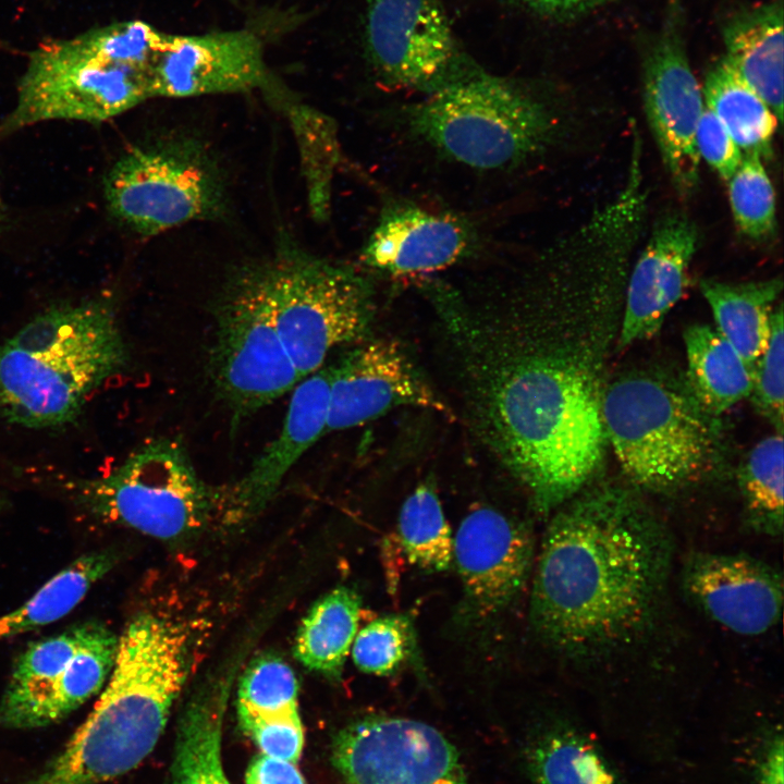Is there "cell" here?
Returning <instances> with one entry per match:
<instances>
[{
    "mask_svg": "<svg viewBox=\"0 0 784 784\" xmlns=\"http://www.w3.org/2000/svg\"><path fill=\"white\" fill-rule=\"evenodd\" d=\"M231 684V674L215 679L187 705L179 723L171 784H230L221 743Z\"/></svg>",
    "mask_w": 784,
    "mask_h": 784,
    "instance_id": "cell-23",
    "label": "cell"
},
{
    "mask_svg": "<svg viewBox=\"0 0 784 784\" xmlns=\"http://www.w3.org/2000/svg\"><path fill=\"white\" fill-rule=\"evenodd\" d=\"M111 550L88 552L49 578L25 602L0 616V641L49 625L75 609L114 566Z\"/></svg>",
    "mask_w": 784,
    "mask_h": 784,
    "instance_id": "cell-27",
    "label": "cell"
},
{
    "mask_svg": "<svg viewBox=\"0 0 784 784\" xmlns=\"http://www.w3.org/2000/svg\"><path fill=\"white\" fill-rule=\"evenodd\" d=\"M399 540L411 564L428 572L446 571L453 560V539L440 500L429 485L418 486L404 501Z\"/></svg>",
    "mask_w": 784,
    "mask_h": 784,
    "instance_id": "cell-31",
    "label": "cell"
},
{
    "mask_svg": "<svg viewBox=\"0 0 784 784\" xmlns=\"http://www.w3.org/2000/svg\"><path fill=\"white\" fill-rule=\"evenodd\" d=\"M683 589L709 618L744 636H758L781 618L782 575L744 554L696 553L686 562Z\"/></svg>",
    "mask_w": 784,
    "mask_h": 784,
    "instance_id": "cell-18",
    "label": "cell"
},
{
    "mask_svg": "<svg viewBox=\"0 0 784 784\" xmlns=\"http://www.w3.org/2000/svg\"><path fill=\"white\" fill-rule=\"evenodd\" d=\"M249 262L303 379L318 371L332 350L366 338L373 289L354 267L309 253L287 235L270 255Z\"/></svg>",
    "mask_w": 784,
    "mask_h": 784,
    "instance_id": "cell-6",
    "label": "cell"
},
{
    "mask_svg": "<svg viewBox=\"0 0 784 784\" xmlns=\"http://www.w3.org/2000/svg\"><path fill=\"white\" fill-rule=\"evenodd\" d=\"M111 215L133 231L155 235L195 221L225 218V176L209 149L174 135L127 149L105 176Z\"/></svg>",
    "mask_w": 784,
    "mask_h": 784,
    "instance_id": "cell-8",
    "label": "cell"
},
{
    "mask_svg": "<svg viewBox=\"0 0 784 784\" xmlns=\"http://www.w3.org/2000/svg\"><path fill=\"white\" fill-rule=\"evenodd\" d=\"M750 393L756 408L783 433L784 409V331L782 304L771 316V331L767 347L752 372Z\"/></svg>",
    "mask_w": 784,
    "mask_h": 784,
    "instance_id": "cell-36",
    "label": "cell"
},
{
    "mask_svg": "<svg viewBox=\"0 0 784 784\" xmlns=\"http://www.w3.org/2000/svg\"><path fill=\"white\" fill-rule=\"evenodd\" d=\"M366 40L373 66L392 85L429 93L461 74L441 0H368Z\"/></svg>",
    "mask_w": 784,
    "mask_h": 784,
    "instance_id": "cell-14",
    "label": "cell"
},
{
    "mask_svg": "<svg viewBox=\"0 0 784 784\" xmlns=\"http://www.w3.org/2000/svg\"><path fill=\"white\" fill-rule=\"evenodd\" d=\"M698 231L685 215L660 218L629 273L621 347L653 336L682 297L698 246Z\"/></svg>",
    "mask_w": 784,
    "mask_h": 784,
    "instance_id": "cell-21",
    "label": "cell"
},
{
    "mask_svg": "<svg viewBox=\"0 0 784 784\" xmlns=\"http://www.w3.org/2000/svg\"><path fill=\"white\" fill-rule=\"evenodd\" d=\"M259 38L245 29L168 34L151 70V97L185 98L269 88Z\"/></svg>",
    "mask_w": 784,
    "mask_h": 784,
    "instance_id": "cell-17",
    "label": "cell"
},
{
    "mask_svg": "<svg viewBox=\"0 0 784 784\" xmlns=\"http://www.w3.org/2000/svg\"><path fill=\"white\" fill-rule=\"evenodd\" d=\"M213 318L209 376L235 430L303 378L280 338L250 262L228 275L215 301Z\"/></svg>",
    "mask_w": 784,
    "mask_h": 784,
    "instance_id": "cell-10",
    "label": "cell"
},
{
    "mask_svg": "<svg viewBox=\"0 0 784 784\" xmlns=\"http://www.w3.org/2000/svg\"><path fill=\"white\" fill-rule=\"evenodd\" d=\"M409 133L438 152L478 170H505L539 157L562 130L555 108L505 78L460 74L411 106Z\"/></svg>",
    "mask_w": 784,
    "mask_h": 784,
    "instance_id": "cell-5",
    "label": "cell"
},
{
    "mask_svg": "<svg viewBox=\"0 0 784 784\" xmlns=\"http://www.w3.org/2000/svg\"><path fill=\"white\" fill-rule=\"evenodd\" d=\"M607 440L628 479L651 491H671L703 476L714 458V437L691 394L646 375L620 378L601 397Z\"/></svg>",
    "mask_w": 784,
    "mask_h": 784,
    "instance_id": "cell-7",
    "label": "cell"
},
{
    "mask_svg": "<svg viewBox=\"0 0 784 784\" xmlns=\"http://www.w3.org/2000/svg\"><path fill=\"white\" fill-rule=\"evenodd\" d=\"M695 145L699 158L725 181L733 175L743 159V152L724 125L707 107L697 125Z\"/></svg>",
    "mask_w": 784,
    "mask_h": 784,
    "instance_id": "cell-38",
    "label": "cell"
},
{
    "mask_svg": "<svg viewBox=\"0 0 784 784\" xmlns=\"http://www.w3.org/2000/svg\"><path fill=\"white\" fill-rule=\"evenodd\" d=\"M167 36L135 20L40 45L0 135L49 120L100 123L134 108L151 97V70Z\"/></svg>",
    "mask_w": 784,
    "mask_h": 784,
    "instance_id": "cell-4",
    "label": "cell"
},
{
    "mask_svg": "<svg viewBox=\"0 0 784 784\" xmlns=\"http://www.w3.org/2000/svg\"><path fill=\"white\" fill-rule=\"evenodd\" d=\"M526 759L537 784H620L598 748L574 731L546 733L529 746Z\"/></svg>",
    "mask_w": 784,
    "mask_h": 784,
    "instance_id": "cell-30",
    "label": "cell"
},
{
    "mask_svg": "<svg viewBox=\"0 0 784 784\" xmlns=\"http://www.w3.org/2000/svg\"><path fill=\"white\" fill-rule=\"evenodd\" d=\"M477 244V232L467 219L393 200L382 208L360 259L390 275H419L462 261Z\"/></svg>",
    "mask_w": 784,
    "mask_h": 784,
    "instance_id": "cell-19",
    "label": "cell"
},
{
    "mask_svg": "<svg viewBox=\"0 0 784 784\" xmlns=\"http://www.w3.org/2000/svg\"><path fill=\"white\" fill-rule=\"evenodd\" d=\"M702 95L706 107L724 125L743 155L762 160L771 157L780 122L767 102L724 59L708 72Z\"/></svg>",
    "mask_w": 784,
    "mask_h": 784,
    "instance_id": "cell-28",
    "label": "cell"
},
{
    "mask_svg": "<svg viewBox=\"0 0 784 784\" xmlns=\"http://www.w3.org/2000/svg\"><path fill=\"white\" fill-rule=\"evenodd\" d=\"M297 694L292 667L277 656H260L249 663L240 679L237 714L271 716L298 712Z\"/></svg>",
    "mask_w": 784,
    "mask_h": 784,
    "instance_id": "cell-35",
    "label": "cell"
},
{
    "mask_svg": "<svg viewBox=\"0 0 784 784\" xmlns=\"http://www.w3.org/2000/svg\"><path fill=\"white\" fill-rule=\"evenodd\" d=\"M783 751L782 737H775L760 763L759 784H783Z\"/></svg>",
    "mask_w": 784,
    "mask_h": 784,
    "instance_id": "cell-41",
    "label": "cell"
},
{
    "mask_svg": "<svg viewBox=\"0 0 784 784\" xmlns=\"http://www.w3.org/2000/svg\"><path fill=\"white\" fill-rule=\"evenodd\" d=\"M329 370L327 432L360 426L400 406L449 413L395 341L359 342Z\"/></svg>",
    "mask_w": 784,
    "mask_h": 784,
    "instance_id": "cell-16",
    "label": "cell"
},
{
    "mask_svg": "<svg viewBox=\"0 0 784 784\" xmlns=\"http://www.w3.org/2000/svg\"><path fill=\"white\" fill-rule=\"evenodd\" d=\"M76 503L95 518L161 540L199 530L219 513V490L197 475L183 444L151 440L109 475L76 481Z\"/></svg>",
    "mask_w": 784,
    "mask_h": 784,
    "instance_id": "cell-9",
    "label": "cell"
},
{
    "mask_svg": "<svg viewBox=\"0 0 784 784\" xmlns=\"http://www.w3.org/2000/svg\"><path fill=\"white\" fill-rule=\"evenodd\" d=\"M726 182L732 215L740 233L754 241L770 238L776 226L775 192L762 159L743 155Z\"/></svg>",
    "mask_w": 784,
    "mask_h": 784,
    "instance_id": "cell-33",
    "label": "cell"
},
{
    "mask_svg": "<svg viewBox=\"0 0 784 784\" xmlns=\"http://www.w3.org/2000/svg\"><path fill=\"white\" fill-rule=\"evenodd\" d=\"M283 105L297 144L310 213L323 222L330 216L332 182L342 162L338 125L330 115L308 105Z\"/></svg>",
    "mask_w": 784,
    "mask_h": 784,
    "instance_id": "cell-29",
    "label": "cell"
},
{
    "mask_svg": "<svg viewBox=\"0 0 784 784\" xmlns=\"http://www.w3.org/2000/svg\"><path fill=\"white\" fill-rule=\"evenodd\" d=\"M644 105L672 184L681 195H689L699 183L695 135L706 106L686 53L681 16L673 11L644 60Z\"/></svg>",
    "mask_w": 784,
    "mask_h": 784,
    "instance_id": "cell-13",
    "label": "cell"
},
{
    "mask_svg": "<svg viewBox=\"0 0 784 784\" xmlns=\"http://www.w3.org/2000/svg\"><path fill=\"white\" fill-rule=\"evenodd\" d=\"M601 397L580 363L544 332L529 333L489 355L471 417L546 514L578 494L601 466L607 444Z\"/></svg>",
    "mask_w": 784,
    "mask_h": 784,
    "instance_id": "cell-2",
    "label": "cell"
},
{
    "mask_svg": "<svg viewBox=\"0 0 784 784\" xmlns=\"http://www.w3.org/2000/svg\"><path fill=\"white\" fill-rule=\"evenodd\" d=\"M238 720L262 755L296 764L304 747L298 712L271 716L238 714Z\"/></svg>",
    "mask_w": 784,
    "mask_h": 784,
    "instance_id": "cell-37",
    "label": "cell"
},
{
    "mask_svg": "<svg viewBox=\"0 0 784 784\" xmlns=\"http://www.w3.org/2000/svg\"><path fill=\"white\" fill-rule=\"evenodd\" d=\"M127 359L106 301L54 306L0 344V414L27 428L68 425Z\"/></svg>",
    "mask_w": 784,
    "mask_h": 784,
    "instance_id": "cell-3",
    "label": "cell"
},
{
    "mask_svg": "<svg viewBox=\"0 0 784 784\" xmlns=\"http://www.w3.org/2000/svg\"><path fill=\"white\" fill-rule=\"evenodd\" d=\"M529 528L491 507L471 511L453 539V559L470 618L487 620L520 593L534 564Z\"/></svg>",
    "mask_w": 784,
    "mask_h": 784,
    "instance_id": "cell-15",
    "label": "cell"
},
{
    "mask_svg": "<svg viewBox=\"0 0 784 784\" xmlns=\"http://www.w3.org/2000/svg\"><path fill=\"white\" fill-rule=\"evenodd\" d=\"M2 216H3V208H2L1 197H0V222H1Z\"/></svg>",
    "mask_w": 784,
    "mask_h": 784,
    "instance_id": "cell-42",
    "label": "cell"
},
{
    "mask_svg": "<svg viewBox=\"0 0 784 784\" xmlns=\"http://www.w3.org/2000/svg\"><path fill=\"white\" fill-rule=\"evenodd\" d=\"M331 762L344 784H474L455 746L412 719L367 715L340 730Z\"/></svg>",
    "mask_w": 784,
    "mask_h": 784,
    "instance_id": "cell-12",
    "label": "cell"
},
{
    "mask_svg": "<svg viewBox=\"0 0 784 784\" xmlns=\"http://www.w3.org/2000/svg\"><path fill=\"white\" fill-rule=\"evenodd\" d=\"M779 278L730 283L705 279L700 290L708 302L716 331L754 370L771 331L774 304L782 293Z\"/></svg>",
    "mask_w": 784,
    "mask_h": 784,
    "instance_id": "cell-24",
    "label": "cell"
},
{
    "mask_svg": "<svg viewBox=\"0 0 784 784\" xmlns=\"http://www.w3.org/2000/svg\"><path fill=\"white\" fill-rule=\"evenodd\" d=\"M783 433L759 441L740 471L749 525L770 536L783 530Z\"/></svg>",
    "mask_w": 784,
    "mask_h": 784,
    "instance_id": "cell-32",
    "label": "cell"
},
{
    "mask_svg": "<svg viewBox=\"0 0 784 784\" xmlns=\"http://www.w3.org/2000/svg\"><path fill=\"white\" fill-rule=\"evenodd\" d=\"M119 636L99 621L30 642L13 664L0 699V725L57 723L99 694L112 671Z\"/></svg>",
    "mask_w": 784,
    "mask_h": 784,
    "instance_id": "cell-11",
    "label": "cell"
},
{
    "mask_svg": "<svg viewBox=\"0 0 784 784\" xmlns=\"http://www.w3.org/2000/svg\"><path fill=\"white\" fill-rule=\"evenodd\" d=\"M727 64L783 120V5L771 0L734 14L723 27Z\"/></svg>",
    "mask_w": 784,
    "mask_h": 784,
    "instance_id": "cell-22",
    "label": "cell"
},
{
    "mask_svg": "<svg viewBox=\"0 0 784 784\" xmlns=\"http://www.w3.org/2000/svg\"><path fill=\"white\" fill-rule=\"evenodd\" d=\"M523 7L548 16H568L593 8L607 0H515Z\"/></svg>",
    "mask_w": 784,
    "mask_h": 784,
    "instance_id": "cell-40",
    "label": "cell"
},
{
    "mask_svg": "<svg viewBox=\"0 0 784 784\" xmlns=\"http://www.w3.org/2000/svg\"><path fill=\"white\" fill-rule=\"evenodd\" d=\"M672 552L669 531L632 491L603 487L572 498L542 540L532 626L574 654L632 642L659 610Z\"/></svg>",
    "mask_w": 784,
    "mask_h": 784,
    "instance_id": "cell-1",
    "label": "cell"
},
{
    "mask_svg": "<svg viewBox=\"0 0 784 784\" xmlns=\"http://www.w3.org/2000/svg\"><path fill=\"white\" fill-rule=\"evenodd\" d=\"M360 610V597L346 586L322 596L298 627L295 658L307 669L339 681L357 633Z\"/></svg>",
    "mask_w": 784,
    "mask_h": 784,
    "instance_id": "cell-26",
    "label": "cell"
},
{
    "mask_svg": "<svg viewBox=\"0 0 784 784\" xmlns=\"http://www.w3.org/2000/svg\"><path fill=\"white\" fill-rule=\"evenodd\" d=\"M246 784H306L295 763L259 755L247 768Z\"/></svg>",
    "mask_w": 784,
    "mask_h": 784,
    "instance_id": "cell-39",
    "label": "cell"
},
{
    "mask_svg": "<svg viewBox=\"0 0 784 784\" xmlns=\"http://www.w3.org/2000/svg\"><path fill=\"white\" fill-rule=\"evenodd\" d=\"M417 653L412 618L405 614L378 617L367 624L352 645V658L363 672L387 676L397 672Z\"/></svg>",
    "mask_w": 784,
    "mask_h": 784,
    "instance_id": "cell-34",
    "label": "cell"
},
{
    "mask_svg": "<svg viewBox=\"0 0 784 784\" xmlns=\"http://www.w3.org/2000/svg\"><path fill=\"white\" fill-rule=\"evenodd\" d=\"M330 370L320 368L294 388L278 434L233 485L219 489V513L229 522L258 514L275 494L285 475L327 432Z\"/></svg>",
    "mask_w": 784,
    "mask_h": 784,
    "instance_id": "cell-20",
    "label": "cell"
},
{
    "mask_svg": "<svg viewBox=\"0 0 784 784\" xmlns=\"http://www.w3.org/2000/svg\"><path fill=\"white\" fill-rule=\"evenodd\" d=\"M684 343L690 394L706 414L720 415L750 395L754 370L715 329L693 324Z\"/></svg>",
    "mask_w": 784,
    "mask_h": 784,
    "instance_id": "cell-25",
    "label": "cell"
}]
</instances>
